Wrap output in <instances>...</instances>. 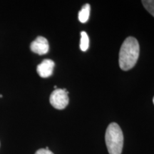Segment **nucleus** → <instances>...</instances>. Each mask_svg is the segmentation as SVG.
Masks as SVG:
<instances>
[{
	"instance_id": "obj_1",
	"label": "nucleus",
	"mask_w": 154,
	"mask_h": 154,
	"mask_svg": "<svg viewBox=\"0 0 154 154\" xmlns=\"http://www.w3.org/2000/svg\"><path fill=\"white\" fill-rule=\"evenodd\" d=\"M140 47L138 42L133 36L127 37L121 45L119 51V66L124 71L134 68L139 57Z\"/></svg>"
},
{
	"instance_id": "obj_2",
	"label": "nucleus",
	"mask_w": 154,
	"mask_h": 154,
	"mask_svg": "<svg viewBox=\"0 0 154 154\" xmlns=\"http://www.w3.org/2000/svg\"><path fill=\"white\" fill-rule=\"evenodd\" d=\"M105 140L109 154H121L124 146V135L116 123H111L108 126Z\"/></svg>"
},
{
	"instance_id": "obj_3",
	"label": "nucleus",
	"mask_w": 154,
	"mask_h": 154,
	"mask_svg": "<svg viewBox=\"0 0 154 154\" xmlns=\"http://www.w3.org/2000/svg\"><path fill=\"white\" fill-rule=\"evenodd\" d=\"M68 94L69 92L66 88H57L51 94L50 103L54 108L59 110L65 109L69 101Z\"/></svg>"
},
{
	"instance_id": "obj_4",
	"label": "nucleus",
	"mask_w": 154,
	"mask_h": 154,
	"mask_svg": "<svg viewBox=\"0 0 154 154\" xmlns=\"http://www.w3.org/2000/svg\"><path fill=\"white\" fill-rule=\"evenodd\" d=\"M30 49L32 52L38 55H44L49 52V45L48 40L44 36H39L30 44Z\"/></svg>"
},
{
	"instance_id": "obj_5",
	"label": "nucleus",
	"mask_w": 154,
	"mask_h": 154,
	"mask_svg": "<svg viewBox=\"0 0 154 154\" xmlns=\"http://www.w3.org/2000/svg\"><path fill=\"white\" fill-rule=\"evenodd\" d=\"M55 63L51 59H44L37 66L36 72L42 78H48L53 74Z\"/></svg>"
},
{
	"instance_id": "obj_6",
	"label": "nucleus",
	"mask_w": 154,
	"mask_h": 154,
	"mask_svg": "<svg viewBox=\"0 0 154 154\" xmlns=\"http://www.w3.org/2000/svg\"><path fill=\"white\" fill-rule=\"evenodd\" d=\"M90 10H91V7L89 4H86L82 7V8L79 12V20L82 23H86L88 20L90 15Z\"/></svg>"
},
{
	"instance_id": "obj_7",
	"label": "nucleus",
	"mask_w": 154,
	"mask_h": 154,
	"mask_svg": "<svg viewBox=\"0 0 154 154\" xmlns=\"http://www.w3.org/2000/svg\"><path fill=\"white\" fill-rule=\"evenodd\" d=\"M89 47V38L88 34L85 32H81V41H80V49L82 51H87Z\"/></svg>"
},
{
	"instance_id": "obj_8",
	"label": "nucleus",
	"mask_w": 154,
	"mask_h": 154,
	"mask_svg": "<svg viewBox=\"0 0 154 154\" xmlns=\"http://www.w3.org/2000/svg\"><path fill=\"white\" fill-rule=\"evenodd\" d=\"M144 8L154 17V0H143L141 2Z\"/></svg>"
},
{
	"instance_id": "obj_9",
	"label": "nucleus",
	"mask_w": 154,
	"mask_h": 154,
	"mask_svg": "<svg viewBox=\"0 0 154 154\" xmlns=\"http://www.w3.org/2000/svg\"><path fill=\"white\" fill-rule=\"evenodd\" d=\"M35 154H54V153L51 151H49V149H38V151L36 152Z\"/></svg>"
},
{
	"instance_id": "obj_10",
	"label": "nucleus",
	"mask_w": 154,
	"mask_h": 154,
	"mask_svg": "<svg viewBox=\"0 0 154 154\" xmlns=\"http://www.w3.org/2000/svg\"><path fill=\"white\" fill-rule=\"evenodd\" d=\"M0 98H2V95H0Z\"/></svg>"
},
{
	"instance_id": "obj_11",
	"label": "nucleus",
	"mask_w": 154,
	"mask_h": 154,
	"mask_svg": "<svg viewBox=\"0 0 154 154\" xmlns=\"http://www.w3.org/2000/svg\"><path fill=\"white\" fill-rule=\"evenodd\" d=\"M153 104H154V97H153Z\"/></svg>"
}]
</instances>
